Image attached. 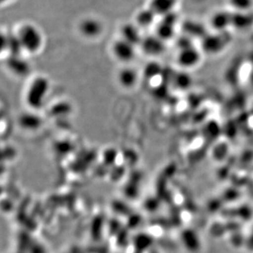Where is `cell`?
Listing matches in <instances>:
<instances>
[{"mask_svg":"<svg viewBox=\"0 0 253 253\" xmlns=\"http://www.w3.org/2000/svg\"><path fill=\"white\" fill-rule=\"evenodd\" d=\"M16 36L19 40L22 50L27 53H38L43 46V34L38 27L31 23L21 26Z\"/></svg>","mask_w":253,"mask_h":253,"instance_id":"1","label":"cell"},{"mask_svg":"<svg viewBox=\"0 0 253 253\" xmlns=\"http://www.w3.org/2000/svg\"><path fill=\"white\" fill-rule=\"evenodd\" d=\"M49 86V82L46 77H36L31 82L26 94L27 105L31 109L37 110L44 105Z\"/></svg>","mask_w":253,"mask_h":253,"instance_id":"2","label":"cell"},{"mask_svg":"<svg viewBox=\"0 0 253 253\" xmlns=\"http://www.w3.org/2000/svg\"><path fill=\"white\" fill-rule=\"evenodd\" d=\"M112 53L116 59L120 62H131L134 57V45L127 42L123 39H119L114 41L112 46Z\"/></svg>","mask_w":253,"mask_h":253,"instance_id":"3","label":"cell"},{"mask_svg":"<svg viewBox=\"0 0 253 253\" xmlns=\"http://www.w3.org/2000/svg\"><path fill=\"white\" fill-rule=\"evenodd\" d=\"M81 35L86 39H96L103 33V26L97 18L87 17L82 20L78 26Z\"/></svg>","mask_w":253,"mask_h":253,"instance_id":"4","label":"cell"},{"mask_svg":"<svg viewBox=\"0 0 253 253\" xmlns=\"http://www.w3.org/2000/svg\"><path fill=\"white\" fill-rule=\"evenodd\" d=\"M7 68L18 77H24L30 72V65L21 55L9 56L6 62Z\"/></svg>","mask_w":253,"mask_h":253,"instance_id":"5","label":"cell"},{"mask_svg":"<svg viewBox=\"0 0 253 253\" xmlns=\"http://www.w3.org/2000/svg\"><path fill=\"white\" fill-rule=\"evenodd\" d=\"M117 80L122 87L126 88H132L137 83L138 75L133 68L125 67L117 75Z\"/></svg>","mask_w":253,"mask_h":253,"instance_id":"6","label":"cell"},{"mask_svg":"<svg viewBox=\"0 0 253 253\" xmlns=\"http://www.w3.org/2000/svg\"><path fill=\"white\" fill-rule=\"evenodd\" d=\"M122 39L135 45L140 42V36L137 30V27L132 24L123 25L121 29Z\"/></svg>","mask_w":253,"mask_h":253,"instance_id":"7","label":"cell"},{"mask_svg":"<svg viewBox=\"0 0 253 253\" xmlns=\"http://www.w3.org/2000/svg\"><path fill=\"white\" fill-rule=\"evenodd\" d=\"M7 52L9 53V56H19L23 52L19 40L16 35L8 36Z\"/></svg>","mask_w":253,"mask_h":253,"instance_id":"8","label":"cell"},{"mask_svg":"<svg viewBox=\"0 0 253 253\" xmlns=\"http://www.w3.org/2000/svg\"><path fill=\"white\" fill-rule=\"evenodd\" d=\"M142 47L146 53L157 54L160 51V45L158 38H147L142 42Z\"/></svg>","mask_w":253,"mask_h":253,"instance_id":"9","label":"cell"},{"mask_svg":"<svg viewBox=\"0 0 253 253\" xmlns=\"http://www.w3.org/2000/svg\"><path fill=\"white\" fill-rule=\"evenodd\" d=\"M20 117V122L23 126L33 128L41 124V119L39 118L40 117L34 113H24Z\"/></svg>","mask_w":253,"mask_h":253,"instance_id":"10","label":"cell"},{"mask_svg":"<svg viewBox=\"0 0 253 253\" xmlns=\"http://www.w3.org/2000/svg\"><path fill=\"white\" fill-rule=\"evenodd\" d=\"M152 14H153L152 11H148V12L144 11V12H139L138 17H137L138 23L139 25H142L143 27V26H146V25L149 24L152 22V20H153Z\"/></svg>","mask_w":253,"mask_h":253,"instance_id":"11","label":"cell"},{"mask_svg":"<svg viewBox=\"0 0 253 253\" xmlns=\"http://www.w3.org/2000/svg\"><path fill=\"white\" fill-rule=\"evenodd\" d=\"M7 39H8V36L7 34L0 31V56L5 52H7Z\"/></svg>","mask_w":253,"mask_h":253,"instance_id":"12","label":"cell"},{"mask_svg":"<svg viewBox=\"0 0 253 253\" xmlns=\"http://www.w3.org/2000/svg\"><path fill=\"white\" fill-rule=\"evenodd\" d=\"M234 5L238 7H248V5L251 4V0H231Z\"/></svg>","mask_w":253,"mask_h":253,"instance_id":"13","label":"cell"},{"mask_svg":"<svg viewBox=\"0 0 253 253\" xmlns=\"http://www.w3.org/2000/svg\"><path fill=\"white\" fill-rule=\"evenodd\" d=\"M11 0H0V5L4 4L7 3V2H9Z\"/></svg>","mask_w":253,"mask_h":253,"instance_id":"14","label":"cell"}]
</instances>
